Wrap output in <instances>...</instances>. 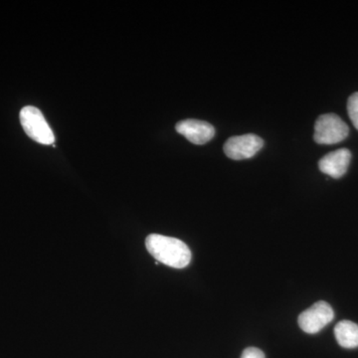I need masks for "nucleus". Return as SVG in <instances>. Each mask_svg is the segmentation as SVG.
Wrapping results in <instances>:
<instances>
[{"instance_id":"f257e3e1","label":"nucleus","mask_w":358,"mask_h":358,"mask_svg":"<svg viewBox=\"0 0 358 358\" xmlns=\"http://www.w3.org/2000/svg\"><path fill=\"white\" fill-rule=\"evenodd\" d=\"M145 247L157 262L171 268L187 267L192 261V251L185 242L176 238L150 234L145 239Z\"/></svg>"},{"instance_id":"f03ea898","label":"nucleus","mask_w":358,"mask_h":358,"mask_svg":"<svg viewBox=\"0 0 358 358\" xmlns=\"http://www.w3.org/2000/svg\"><path fill=\"white\" fill-rule=\"evenodd\" d=\"M20 122L26 134L41 145H52L55 141L53 131L45 120L41 110L26 106L20 110Z\"/></svg>"},{"instance_id":"7ed1b4c3","label":"nucleus","mask_w":358,"mask_h":358,"mask_svg":"<svg viewBox=\"0 0 358 358\" xmlns=\"http://www.w3.org/2000/svg\"><path fill=\"white\" fill-rule=\"evenodd\" d=\"M348 134V124L338 115L326 114L317 117L313 138L319 145H336L345 140Z\"/></svg>"},{"instance_id":"20e7f679","label":"nucleus","mask_w":358,"mask_h":358,"mask_svg":"<svg viewBox=\"0 0 358 358\" xmlns=\"http://www.w3.org/2000/svg\"><path fill=\"white\" fill-rule=\"evenodd\" d=\"M333 308L327 301H320L301 313L299 326L305 333L315 334L320 333L334 320Z\"/></svg>"},{"instance_id":"39448f33","label":"nucleus","mask_w":358,"mask_h":358,"mask_svg":"<svg viewBox=\"0 0 358 358\" xmlns=\"http://www.w3.org/2000/svg\"><path fill=\"white\" fill-rule=\"evenodd\" d=\"M264 141L256 134L232 136L224 145V152L231 159H251L263 148Z\"/></svg>"},{"instance_id":"423d86ee","label":"nucleus","mask_w":358,"mask_h":358,"mask_svg":"<svg viewBox=\"0 0 358 358\" xmlns=\"http://www.w3.org/2000/svg\"><path fill=\"white\" fill-rule=\"evenodd\" d=\"M176 131L182 134L190 143L202 145L210 141L215 136V129L209 122L199 120H185L178 122Z\"/></svg>"},{"instance_id":"0eeeda50","label":"nucleus","mask_w":358,"mask_h":358,"mask_svg":"<svg viewBox=\"0 0 358 358\" xmlns=\"http://www.w3.org/2000/svg\"><path fill=\"white\" fill-rule=\"evenodd\" d=\"M352 160V152L348 148H341L324 155L320 160L319 167L322 173L333 178H341L348 171Z\"/></svg>"},{"instance_id":"6e6552de","label":"nucleus","mask_w":358,"mask_h":358,"mask_svg":"<svg viewBox=\"0 0 358 358\" xmlns=\"http://www.w3.org/2000/svg\"><path fill=\"white\" fill-rule=\"evenodd\" d=\"M334 336L341 348H358V324L350 320H341L334 327Z\"/></svg>"},{"instance_id":"1a4fd4ad","label":"nucleus","mask_w":358,"mask_h":358,"mask_svg":"<svg viewBox=\"0 0 358 358\" xmlns=\"http://www.w3.org/2000/svg\"><path fill=\"white\" fill-rule=\"evenodd\" d=\"M348 112L353 126L358 131V92L357 93L352 94L350 99H348Z\"/></svg>"},{"instance_id":"9d476101","label":"nucleus","mask_w":358,"mask_h":358,"mask_svg":"<svg viewBox=\"0 0 358 358\" xmlns=\"http://www.w3.org/2000/svg\"><path fill=\"white\" fill-rule=\"evenodd\" d=\"M241 358H265V355L259 348H248L242 353Z\"/></svg>"}]
</instances>
